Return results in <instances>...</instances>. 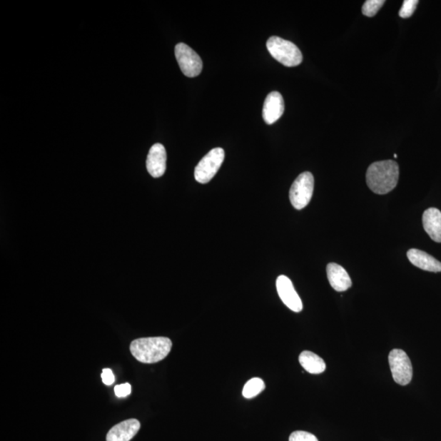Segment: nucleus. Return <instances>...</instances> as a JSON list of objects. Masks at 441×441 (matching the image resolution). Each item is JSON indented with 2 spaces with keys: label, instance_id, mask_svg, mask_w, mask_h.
<instances>
[{
  "label": "nucleus",
  "instance_id": "15",
  "mask_svg": "<svg viewBox=\"0 0 441 441\" xmlns=\"http://www.w3.org/2000/svg\"><path fill=\"white\" fill-rule=\"evenodd\" d=\"M299 362H300L303 369L310 374L320 375L326 370V364L324 360L320 358L319 355L309 352V350H304L299 355Z\"/></svg>",
  "mask_w": 441,
  "mask_h": 441
},
{
  "label": "nucleus",
  "instance_id": "4",
  "mask_svg": "<svg viewBox=\"0 0 441 441\" xmlns=\"http://www.w3.org/2000/svg\"><path fill=\"white\" fill-rule=\"evenodd\" d=\"M313 191V175L309 172L301 173L294 181L290 191V200L292 206L298 211L307 207L312 200Z\"/></svg>",
  "mask_w": 441,
  "mask_h": 441
},
{
  "label": "nucleus",
  "instance_id": "19",
  "mask_svg": "<svg viewBox=\"0 0 441 441\" xmlns=\"http://www.w3.org/2000/svg\"><path fill=\"white\" fill-rule=\"evenodd\" d=\"M290 441H319L312 433L303 431L294 432L290 435Z\"/></svg>",
  "mask_w": 441,
  "mask_h": 441
},
{
  "label": "nucleus",
  "instance_id": "22",
  "mask_svg": "<svg viewBox=\"0 0 441 441\" xmlns=\"http://www.w3.org/2000/svg\"><path fill=\"white\" fill-rule=\"evenodd\" d=\"M394 157L395 158V159H397V154H395V155H394Z\"/></svg>",
  "mask_w": 441,
  "mask_h": 441
},
{
  "label": "nucleus",
  "instance_id": "2",
  "mask_svg": "<svg viewBox=\"0 0 441 441\" xmlns=\"http://www.w3.org/2000/svg\"><path fill=\"white\" fill-rule=\"evenodd\" d=\"M172 347L173 343L168 338H143L130 344V352L141 363L153 364L167 358Z\"/></svg>",
  "mask_w": 441,
  "mask_h": 441
},
{
  "label": "nucleus",
  "instance_id": "18",
  "mask_svg": "<svg viewBox=\"0 0 441 441\" xmlns=\"http://www.w3.org/2000/svg\"><path fill=\"white\" fill-rule=\"evenodd\" d=\"M417 4V0H405L402 7H401L399 12L400 18H410V16L414 14Z\"/></svg>",
  "mask_w": 441,
  "mask_h": 441
},
{
  "label": "nucleus",
  "instance_id": "7",
  "mask_svg": "<svg viewBox=\"0 0 441 441\" xmlns=\"http://www.w3.org/2000/svg\"><path fill=\"white\" fill-rule=\"evenodd\" d=\"M175 55L180 69L186 76L193 78L200 75L203 69L202 60L188 45L183 43L177 44Z\"/></svg>",
  "mask_w": 441,
  "mask_h": 441
},
{
  "label": "nucleus",
  "instance_id": "21",
  "mask_svg": "<svg viewBox=\"0 0 441 441\" xmlns=\"http://www.w3.org/2000/svg\"><path fill=\"white\" fill-rule=\"evenodd\" d=\"M101 377L103 383L106 386L112 385V384L116 381L115 376L113 375V372L110 369H104L103 372H101Z\"/></svg>",
  "mask_w": 441,
  "mask_h": 441
},
{
  "label": "nucleus",
  "instance_id": "6",
  "mask_svg": "<svg viewBox=\"0 0 441 441\" xmlns=\"http://www.w3.org/2000/svg\"><path fill=\"white\" fill-rule=\"evenodd\" d=\"M389 365L395 382L406 386L411 382L412 368L408 355L403 350L394 349L389 354Z\"/></svg>",
  "mask_w": 441,
  "mask_h": 441
},
{
  "label": "nucleus",
  "instance_id": "1",
  "mask_svg": "<svg viewBox=\"0 0 441 441\" xmlns=\"http://www.w3.org/2000/svg\"><path fill=\"white\" fill-rule=\"evenodd\" d=\"M399 180V166L393 161L372 163L366 173V183L375 194L385 195L397 186Z\"/></svg>",
  "mask_w": 441,
  "mask_h": 441
},
{
  "label": "nucleus",
  "instance_id": "10",
  "mask_svg": "<svg viewBox=\"0 0 441 441\" xmlns=\"http://www.w3.org/2000/svg\"><path fill=\"white\" fill-rule=\"evenodd\" d=\"M285 101L279 92H271L265 99L263 117L268 124L275 123L284 114Z\"/></svg>",
  "mask_w": 441,
  "mask_h": 441
},
{
  "label": "nucleus",
  "instance_id": "13",
  "mask_svg": "<svg viewBox=\"0 0 441 441\" xmlns=\"http://www.w3.org/2000/svg\"><path fill=\"white\" fill-rule=\"evenodd\" d=\"M410 262L415 267L431 273H440L441 263L426 252L412 248L407 253Z\"/></svg>",
  "mask_w": 441,
  "mask_h": 441
},
{
  "label": "nucleus",
  "instance_id": "17",
  "mask_svg": "<svg viewBox=\"0 0 441 441\" xmlns=\"http://www.w3.org/2000/svg\"><path fill=\"white\" fill-rule=\"evenodd\" d=\"M384 4H385L384 0H367L362 7V13L365 16L372 18L377 14Z\"/></svg>",
  "mask_w": 441,
  "mask_h": 441
},
{
  "label": "nucleus",
  "instance_id": "8",
  "mask_svg": "<svg viewBox=\"0 0 441 441\" xmlns=\"http://www.w3.org/2000/svg\"><path fill=\"white\" fill-rule=\"evenodd\" d=\"M276 288L279 296L285 306L294 313H300L303 303L294 288L292 281L285 275H280L276 280Z\"/></svg>",
  "mask_w": 441,
  "mask_h": 441
},
{
  "label": "nucleus",
  "instance_id": "16",
  "mask_svg": "<svg viewBox=\"0 0 441 441\" xmlns=\"http://www.w3.org/2000/svg\"><path fill=\"white\" fill-rule=\"evenodd\" d=\"M265 388V382L261 378L253 377L245 384L244 389H243V397L247 399H252L262 393Z\"/></svg>",
  "mask_w": 441,
  "mask_h": 441
},
{
  "label": "nucleus",
  "instance_id": "3",
  "mask_svg": "<svg viewBox=\"0 0 441 441\" xmlns=\"http://www.w3.org/2000/svg\"><path fill=\"white\" fill-rule=\"evenodd\" d=\"M267 47L269 53L281 64L293 67L300 65L303 61V54L295 44L278 36H271Z\"/></svg>",
  "mask_w": 441,
  "mask_h": 441
},
{
  "label": "nucleus",
  "instance_id": "11",
  "mask_svg": "<svg viewBox=\"0 0 441 441\" xmlns=\"http://www.w3.org/2000/svg\"><path fill=\"white\" fill-rule=\"evenodd\" d=\"M141 423L131 418L113 427L106 435V441H130L138 432Z\"/></svg>",
  "mask_w": 441,
  "mask_h": 441
},
{
  "label": "nucleus",
  "instance_id": "14",
  "mask_svg": "<svg viewBox=\"0 0 441 441\" xmlns=\"http://www.w3.org/2000/svg\"><path fill=\"white\" fill-rule=\"evenodd\" d=\"M424 230L431 239L441 243V212L438 208H430L422 215Z\"/></svg>",
  "mask_w": 441,
  "mask_h": 441
},
{
  "label": "nucleus",
  "instance_id": "5",
  "mask_svg": "<svg viewBox=\"0 0 441 441\" xmlns=\"http://www.w3.org/2000/svg\"><path fill=\"white\" fill-rule=\"evenodd\" d=\"M225 158L223 148H214L203 158L195 169V178L198 183L206 184L213 178L222 166Z\"/></svg>",
  "mask_w": 441,
  "mask_h": 441
},
{
  "label": "nucleus",
  "instance_id": "9",
  "mask_svg": "<svg viewBox=\"0 0 441 441\" xmlns=\"http://www.w3.org/2000/svg\"><path fill=\"white\" fill-rule=\"evenodd\" d=\"M167 154L165 146L156 143L151 146L146 159L147 171L155 178H161L166 171Z\"/></svg>",
  "mask_w": 441,
  "mask_h": 441
},
{
  "label": "nucleus",
  "instance_id": "20",
  "mask_svg": "<svg viewBox=\"0 0 441 441\" xmlns=\"http://www.w3.org/2000/svg\"><path fill=\"white\" fill-rule=\"evenodd\" d=\"M131 385L129 383H124L116 386L114 391L117 397L122 398L128 397L131 393Z\"/></svg>",
  "mask_w": 441,
  "mask_h": 441
},
{
  "label": "nucleus",
  "instance_id": "12",
  "mask_svg": "<svg viewBox=\"0 0 441 441\" xmlns=\"http://www.w3.org/2000/svg\"><path fill=\"white\" fill-rule=\"evenodd\" d=\"M327 276L331 287L338 292L347 291L353 285V281L347 270L340 265L328 264Z\"/></svg>",
  "mask_w": 441,
  "mask_h": 441
}]
</instances>
